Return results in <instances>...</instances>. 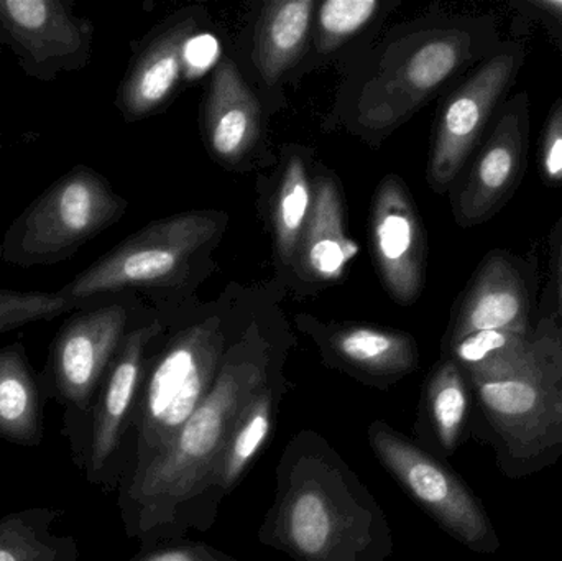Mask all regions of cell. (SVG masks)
Wrapping results in <instances>:
<instances>
[{"instance_id": "6da1fadb", "label": "cell", "mask_w": 562, "mask_h": 561, "mask_svg": "<svg viewBox=\"0 0 562 561\" xmlns=\"http://www.w3.org/2000/svg\"><path fill=\"white\" fill-rule=\"evenodd\" d=\"M280 374L266 339L247 335L231 345L213 389L170 448L119 490L128 539L150 547L216 524L211 493L231 435L247 405Z\"/></svg>"}, {"instance_id": "7a4b0ae2", "label": "cell", "mask_w": 562, "mask_h": 561, "mask_svg": "<svg viewBox=\"0 0 562 561\" xmlns=\"http://www.w3.org/2000/svg\"><path fill=\"white\" fill-rule=\"evenodd\" d=\"M259 542L293 561H389V517L339 451L316 430L294 434L276 470Z\"/></svg>"}, {"instance_id": "3957f363", "label": "cell", "mask_w": 562, "mask_h": 561, "mask_svg": "<svg viewBox=\"0 0 562 561\" xmlns=\"http://www.w3.org/2000/svg\"><path fill=\"white\" fill-rule=\"evenodd\" d=\"M471 384L508 476L533 473L562 455V333L554 319L538 325L533 352L517 371Z\"/></svg>"}, {"instance_id": "277c9868", "label": "cell", "mask_w": 562, "mask_h": 561, "mask_svg": "<svg viewBox=\"0 0 562 561\" xmlns=\"http://www.w3.org/2000/svg\"><path fill=\"white\" fill-rule=\"evenodd\" d=\"M229 348L220 319L207 318L150 351L121 486L170 448L213 389Z\"/></svg>"}, {"instance_id": "5b68a950", "label": "cell", "mask_w": 562, "mask_h": 561, "mask_svg": "<svg viewBox=\"0 0 562 561\" xmlns=\"http://www.w3.org/2000/svg\"><path fill=\"white\" fill-rule=\"evenodd\" d=\"M127 207V200L94 168L76 165L10 223L0 259L22 269L65 262L114 226Z\"/></svg>"}, {"instance_id": "8992f818", "label": "cell", "mask_w": 562, "mask_h": 561, "mask_svg": "<svg viewBox=\"0 0 562 561\" xmlns=\"http://www.w3.org/2000/svg\"><path fill=\"white\" fill-rule=\"evenodd\" d=\"M131 329L127 303L101 296L72 310L49 343L43 381L49 399L63 408L61 434L75 464L95 395Z\"/></svg>"}, {"instance_id": "52a82bcc", "label": "cell", "mask_w": 562, "mask_h": 561, "mask_svg": "<svg viewBox=\"0 0 562 561\" xmlns=\"http://www.w3.org/2000/svg\"><path fill=\"white\" fill-rule=\"evenodd\" d=\"M494 20H469L422 30L396 45L393 68L363 91L362 117L385 127L412 114L459 71L498 48Z\"/></svg>"}, {"instance_id": "ba28073f", "label": "cell", "mask_w": 562, "mask_h": 561, "mask_svg": "<svg viewBox=\"0 0 562 561\" xmlns=\"http://www.w3.org/2000/svg\"><path fill=\"white\" fill-rule=\"evenodd\" d=\"M367 440L383 470L448 536L477 553L501 549L484 507L441 458L385 420L369 425Z\"/></svg>"}, {"instance_id": "9c48e42d", "label": "cell", "mask_w": 562, "mask_h": 561, "mask_svg": "<svg viewBox=\"0 0 562 561\" xmlns=\"http://www.w3.org/2000/svg\"><path fill=\"white\" fill-rule=\"evenodd\" d=\"M221 221L213 213H184L148 224L99 257L58 292L75 305L131 289L161 285L206 246Z\"/></svg>"}, {"instance_id": "30bf717a", "label": "cell", "mask_w": 562, "mask_h": 561, "mask_svg": "<svg viewBox=\"0 0 562 561\" xmlns=\"http://www.w3.org/2000/svg\"><path fill=\"white\" fill-rule=\"evenodd\" d=\"M160 333L158 322L132 326L95 395L75 467L104 494H117L121 487L151 343Z\"/></svg>"}, {"instance_id": "8fae6325", "label": "cell", "mask_w": 562, "mask_h": 561, "mask_svg": "<svg viewBox=\"0 0 562 561\" xmlns=\"http://www.w3.org/2000/svg\"><path fill=\"white\" fill-rule=\"evenodd\" d=\"M524 63V46L501 45L449 96L439 115L429 157L428 181L432 190L442 193L461 173Z\"/></svg>"}, {"instance_id": "7c38bea8", "label": "cell", "mask_w": 562, "mask_h": 561, "mask_svg": "<svg viewBox=\"0 0 562 561\" xmlns=\"http://www.w3.org/2000/svg\"><path fill=\"white\" fill-rule=\"evenodd\" d=\"M72 7L71 0H0L3 45L29 78L52 82L91 61L94 25Z\"/></svg>"}, {"instance_id": "4fadbf2b", "label": "cell", "mask_w": 562, "mask_h": 561, "mask_svg": "<svg viewBox=\"0 0 562 561\" xmlns=\"http://www.w3.org/2000/svg\"><path fill=\"white\" fill-rule=\"evenodd\" d=\"M528 137V98L520 92L505 105L491 137L456 194L454 216L461 226L485 223L510 200L524 175Z\"/></svg>"}, {"instance_id": "5bb4252c", "label": "cell", "mask_w": 562, "mask_h": 561, "mask_svg": "<svg viewBox=\"0 0 562 561\" xmlns=\"http://www.w3.org/2000/svg\"><path fill=\"white\" fill-rule=\"evenodd\" d=\"M373 257L390 295L409 305L418 299L425 279V234L408 190L400 178L386 177L373 200Z\"/></svg>"}, {"instance_id": "9a60e30c", "label": "cell", "mask_w": 562, "mask_h": 561, "mask_svg": "<svg viewBox=\"0 0 562 561\" xmlns=\"http://www.w3.org/2000/svg\"><path fill=\"white\" fill-rule=\"evenodd\" d=\"M319 345L327 364L379 391H389L419 368L418 345L402 332L346 325L324 333Z\"/></svg>"}, {"instance_id": "2e32d148", "label": "cell", "mask_w": 562, "mask_h": 561, "mask_svg": "<svg viewBox=\"0 0 562 561\" xmlns=\"http://www.w3.org/2000/svg\"><path fill=\"white\" fill-rule=\"evenodd\" d=\"M530 295L512 259L494 253L479 267L449 333L448 345L474 333L530 329Z\"/></svg>"}, {"instance_id": "e0dca14e", "label": "cell", "mask_w": 562, "mask_h": 561, "mask_svg": "<svg viewBox=\"0 0 562 561\" xmlns=\"http://www.w3.org/2000/svg\"><path fill=\"white\" fill-rule=\"evenodd\" d=\"M204 124L214 155L226 164L246 157L259 141L262 125L259 101L231 59L221 63L214 72Z\"/></svg>"}, {"instance_id": "ac0fdd59", "label": "cell", "mask_w": 562, "mask_h": 561, "mask_svg": "<svg viewBox=\"0 0 562 561\" xmlns=\"http://www.w3.org/2000/svg\"><path fill=\"white\" fill-rule=\"evenodd\" d=\"M49 399L42 371L30 361L22 339L0 348V440L36 448L45 438Z\"/></svg>"}, {"instance_id": "d6986e66", "label": "cell", "mask_w": 562, "mask_h": 561, "mask_svg": "<svg viewBox=\"0 0 562 561\" xmlns=\"http://www.w3.org/2000/svg\"><path fill=\"white\" fill-rule=\"evenodd\" d=\"M469 407L468 378L451 358L441 359L423 388L413 440L436 457H451L464 441Z\"/></svg>"}, {"instance_id": "ffe728a7", "label": "cell", "mask_w": 562, "mask_h": 561, "mask_svg": "<svg viewBox=\"0 0 562 561\" xmlns=\"http://www.w3.org/2000/svg\"><path fill=\"white\" fill-rule=\"evenodd\" d=\"M190 29L164 33L138 53L117 91V108L127 121H138L168 101L180 81Z\"/></svg>"}, {"instance_id": "44dd1931", "label": "cell", "mask_w": 562, "mask_h": 561, "mask_svg": "<svg viewBox=\"0 0 562 561\" xmlns=\"http://www.w3.org/2000/svg\"><path fill=\"white\" fill-rule=\"evenodd\" d=\"M286 391L283 375H277L240 415L214 480L211 493V510L214 516L217 517L223 501L243 483L250 468L269 447Z\"/></svg>"}, {"instance_id": "7402d4cb", "label": "cell", "mask_w": 562, "mask_h": 561, "mask_svg": "<svg viewBox=\"0 0 562 561\" xmlns=\"http://www.w3.org/2000/svg\"><path fill=\"white\" fill-rule=\"evenodd\" d=\"M296 254L304 273L323 282L339 280L359 254V246L347 236L342 197L333 180L323 178L314 187L313 207Z\"/></svg>"}, {"instance_id": "603a6c76", "label": "cell", "mask_w": 562, "mask_h": 561, "mask_svg": "<svg viewBox=\"0 0 562 561\" xmlns=\"http://www.w3.org/2000/svg\"><path fill=\"white\" fill-rule=\"evenodd\" d=\"M313 0L267 3L257 32L256 59L263 81L273 85L297 61L310 33Z\"/></svg>"}, {"instance_id": "cb8c5ba5", "label": "cell", "mask_w": 562, "mask_h": 561, "mask_svg": "<svg viewBox=\"0 0 562 561\" xmlns=\"http://www.w3.org/2000/svg\"><path fill=\"white\" fill-rule=\"evenodd\" d=\"M61 514L40 506L0 517V561H79L76 537L53 532Z\"/></svg>"}, {"instance_id": "d4e9b609", "label": "cell", "mask_w": 562, "mask_h": 561, "mask_svg": "<svg viewBox=\"0 0 562 561\" xmlns=\"http://www.w3.org/2000/svg\"><path fill=\"white\" fill-rule=\"evenodd\" d=\"M537 343V328L527 332L474 333L461 341L448 345L451 358L469 381H494L507 378L527 362Z\"/></svg>"}, {"instance_id": "484cf974", "label": "cell", "mask_w": 562, "mask_h": 561, "mask_svg": "<svg viewBox=\"0 0 562 561\" xmlns=\"http://www.w3.org/2000/svg\"><path fill=\"white\" fill-rule=\"evenodd\" d=\"M311 207L313 191L306 168L300 157H293L284 170L276 210L277 247L284 262H290L297 253L301 236L310 220Z\"/></svg>"}, {"instance_id": "4316f807", "label": "cell", "mask_w": 562, "mask_h": 561, "mask_svg": "<svg viewBox=\"0 0 562 561\" xmlns=\"http://www.w3.org/2000/svg\"><path fill=\"white\" fill-rule=\"evenodd\" d=\"M75 308L58 290L0 289V336L32 323L52 322Z\"/></svg>"}, {"instance_id": "83f0119b", "label": "cell", "mask_w": 562, "mask_h": 561, "mask_svg": "<svg viewBox=\"0 0 562 561\" xmlns=\"http://www.w3.org/2000/svg\"><path fill=\"white\" fill-rule=\"evenodd\" d=\"M376 0H327L319 9V29L327 48H336L375 16Z\"/></svg>"}, {"instance_id": "f1b7e54d", "label": "cell", "mask_w": 562, "mask_h": 561, "mask_svg": "<svg viewBox=\"0 0 562 561\" xmlns=\"http://www.w3.org/2000/svg\"><path fill=\"white\" fill-rule=\"evenodd\" d=\"M128 561H239L217 547L200 540H165L150 547H140Z\"/></svg>"}, {"instance_id": "f546056e", "label": "cell", "mask_w": 562, "mask_h": 561, "mask_svg": "<svg viewBox=\"0 0 562 561\" xmlns=\"http://www.w3.org/2000/svg\"><path fill=\"white\" fill-rule=\"evenodd\" d=\"M541 171L550 184H562V99L554 104L541 142Z\"/></svg>"}, {"instance_id": "4dcf8cb0", "label": "cell", "mask_w": 562, "mask_h": 561, "mask_svg": "<svg viewBox=\"0 0 562 561\" xmlns=\"http://www.w3.org/2000/svg\"><path fill=\"white\" fill-rule=\"evenodd\" d=\"M517 7L528 16L543 23L562 49V0H524Z\"/></svg>"}, {"instance_id": "1f68e13d", "label": "cell", "mask_w": 562, "mask_h": 561, "mask_svg": "<svg viewBox=\"0 0 562 561\" xmlns=\"http://www.w3.org/2000/svg\"><path fill=\"white\" fill-rule=\"evenodd\" d=\"M217 42L213 36L188 38L183 48V68H190L193 75L206 71L217 56Z\"/></svg>"}, {"instance_id": "d6a6232c", "label": "cell", "mask_w": 562, "mask_h": 561, "mask_svg": "<svg viewBox=\"0 0 562 561\" xmlns=\"http://www.w3.org/2000/svg\"><path fill=\"white\" fill-rule=\"evenodd\" d=\"M558 283H560V299L562 310V237L560 240V249H558Z\"/></svg>"}, {"instance_id": "836d02e7", "label": "cell", "mask_w": 562, "mask_h": 561, "mask_svg": "<svg viewBox=\"0 0 562 561\" xmlns=\"http://www.w3.org/2000/svg\"><path fill=\"white\" fill-rule=\"evenodd\" d=\"M3 35H2V32H0V53H2V48H3Z\"/></svg>"}, {"instance_id": "e575fe53", "label": "cell", "mask_w": 562, "mask_h": 561, "mask_svg": "<svg viewBox=\"0 0 562 561\" xmlns=\"http://www.w3.org/2000/svg\"><path fill=\"white\" fill-rule=\"evenodd\" d=\"M0 148H2V144H0Z\"/></svg>"}]
</instances>
